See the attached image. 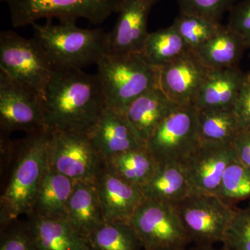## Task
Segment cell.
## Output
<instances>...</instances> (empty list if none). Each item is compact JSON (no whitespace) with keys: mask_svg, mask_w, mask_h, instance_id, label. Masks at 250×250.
<instances>
[{"mask_svg":"<svg viewBox=\"0 0 250 250\" xmlns=\"http://www.w3.org/2000/svg\"><path fill=\"white\" fill-rule=\"evenodd\" d=\"M232 112L240 131L250 130V72L245 73Z\"/></svg>","mask_w":250,"mask_h":250,"instance_id":"cell-34","label":"cell"},{"mask_svg":"<svg viewBox=\"0 0 250 250\" xmlns=\"http://www.w3.org/2000/svg\"><path fill=\"white\" fill-rule=\"evenodd\" d=\"M192 52L216 35L223 25L196 15L180 13L172 24Z\"/></svg>","mask_w":250,"mask_h":250,"instance_id":"cell-28","label":"cell"},{"mask_svg":"<svg viewBox=\"0 0 250 250\" xmlns=\"http://www.w3.org/2000/svg\"><path fill=\"white\" fill-rule=\"evenodd\" d=\"M198 113L195 106H180L156 128L146 144L157 164H183L199 145Z\"/></svg>","mask_w":250,"mask_h":250,"instance_id":"cell-9","label":"cell"},{"mask_svg":"<svg viewBox=\"0 0 250 250\" xmlns=\"http://www.w3.org/2000/svg\"><path fill=\"white\" fill-rule=\"evenodd\" d=\"M53 67L34 39L14 31L0 33V72L43 100Z\"/></svg>","mask_w":250,"mask_h":250,"instance_id":"cell-6","label":"cell"},{"mask_svg":"<svg viewBox=\"0 0 250 250\" xmlns=\"http://www.w3.org/2000/svg\"><path fill=\"white\" fill-rule=\"evenodd\" d=\"M158 67V86L179 106H193L209 69L193 52Z\"/></svg>","mask_w":250,"mask_h":250,"instance_id":"cell-13","label":"cell"},{"mask_svg":"<svg viewBox=\"0 0 250 250\" xmlns=\"http://www.w3.org/2000/svg\"><path fill=\"white\" fill-rule=\"evenodd\" d=\"M0 250H37L27 221L17 219L1 225Z\"/></svg>","mask_w":250,"mask_h":250,"instance_id":"cell-31","label":"cell"},{"mask_svg":"<svg viewBox=\"0 0 250 250\" xmlns=\"http://www.w3.org/2000/svg\"><path fill=\"white\" fill-rule=\"evenodd\" d=\"M229 29L250 49V0H241L229 11Z\"/></svg>","mask_w":250,"mask_h":250,"instance_id":"cell-33","label":"cell"},{"mask_svg":"<svg viewBox=\"0 0 250 250\" xmlns=\"http://www.w3.org/2000/svg\"><path fill=\"white\" fill-rule=\"evenodd\" d=\"M50 131L28 134L18 144L8 183L1 195V225L30 214L44 174L47 168V146Z\"/></svg>","mask_w":250,"mask_h":250,"instance_id":"cell-2","label":"cell"},{"mask_svg":"<svg viewBox=\"0 0 250 250\" xmlns=\"http://www.w3.org/2000/svg\"><path fill=\"white\" fill-rule=\"evenodd\" d=\"M223 246L228 250H250V207L236 210Z\"/></svg>","mask_w":250,"mask_h":250,"instance_id":"cell-32","label":"cell"},{"mask_svg":"<svg viewBox=\"0 0 250 250\" xmlns=\"http://www.w3.org/2000/svg\"><path fill=\"white\" fill-rule=\"evenodd\" d=\"M94 184L105 222L129 221L146 200L141 187L126 182L105 165Z\"/></svg>","mask_w":250,"mask_h":250,"instance_id":"cell-15","label":"cell"},{"mask_svg":"<svg viewBox=\"0 0 250 250\" xmlns=\"http://www.w3.org/2000/svg\"><path fill=\"white\" fill-rule=\"evenodd\" d=\"M27 217L37 250H90L86 239L72 228L66 218Z\"/></svg>","mask_w":250,"mask_h":250,"instance_id":"cell-19","label":"cell"},{"mask_svg":"<svg viewBox=\"0 0 250 250\" xmlns=\"http://www.w3.org/2000/svg\"><path fill=\"white\" fill-rule=\"evenodd\" d=\"M200 143L232 145L240 131L232 110H197Z\"/></svg>","mask_w":250,"mask_h":250,"instance_id":"cell-26","label":"cell"},{"mask_svg":"<svg viewBox=\"0 0 250 250\" xmlns=\"http://www.w3.org/2000/svg\"><path fill=\"white\" fill-rule=\"evenodd\" d=\"M96 65L108 108L114 111L125 113L134 100L158 86V67L141 54L106 53Z\"/></svg>","mask_w":250,"mask_h":250,"instance_id":"cell-4","label":"cell"},{"mask_svg":"<svg viewBox=\"0 0 250 250\" xmlns=\"http://www.w3.org/2000/svg\"><path fill=\"white\" fill-rule=\"evenodd\" d=\"M75 181L47 167L30 214L46 218H65Z\"/></svg>","mask_w":250,"mask_h":250,"instance_id":"cell-22","label":"cell"},{"mask_svg":"<svg viewBox=\"0 0 250 250\" xmlns=\"http://www.w3.org/2000/svg\"><path fill=\"white\" fill-rule=\"evenodd\" d=\"M75 22L54 24L48 21L44 24H32L34 39L53 67L82 70L97 65L107 53L108 33L102 29H82Z\"/></svg>","mask_w":250,"mask_h":250,"instance_id":"cell-3","label":"cell"},{"mask_svg":"<svg viewBox=\"0 0 250 250\" xmlns=\"http://www.w3.org/2000/svg\"><path fill=\"white\" fill-rule=\"evenodd\" d=\"M65 218L80 236L86 239L105 222L95 184L75 182L67 205Z\"/></svg>","mask_w":250,"mask_h":250,"instance_id":"cell-20","label":"cell"},{"mask_svg":"<svg viewBox=\"0 0 250 250\" xmlns=\"http://www.w3.org/2000/svg\"><path fill=\"white\" fill-rule=\"evenodd\" d=\"M245 72L239 68L208 70L193 106L197 110H232L241 89Z\"/></svg>","mask_w":250,"mask_h":250,"instance_id":"cell-18","label":"cell"},{"mask_svg":"<svg viewBox=\"0 0 250 250\" xmlns=\"http://www.w3.org/2000/svg\"></svg>","mask_w":250,"mask_h":250,"instance_id":"cell-39","label":"cell"},{"mask_svg":"<svg viewBox=\"0 0 250 250\" xmlns=\"http://www.w3.org/2000/svg\"><path fill=\"white\" fill-rule=\"evenodd\" d=\"M174 205L190 242L203 246L223 243L237 210L217 195L205 194H190Z\"/></svg>","mask_w":250,"mask_h":250,"instance_id":"cell-7","label":"cell"},{"mask_svg":"<svg viewBox=\"0 0 250 250\" xmlns=\"http://www.w3.org/2000/svg\"><path fill=\"white\" fill-rule=\"evenodd\" d=\"M152 6L147 0H126L118 12L116 25L108 33L107 53L141 54L149 34L148 18Z\"/></svg>","mask_w":250,"mask_h":250,"instance_id":"cell-14","label":"cell"},{"mask_svg":"<svg viewBox=\"0 0 250 250\" xmlns=\"http://www.w3.org/2000/svg\"><path fill=\"white\" fill-rule=\"evenodd\" d=\"M179 106L156 86L130 104L125 115L136 134L146 144L159 125Z\"/></svg>","mask_w":250,"mask_h":250,"instance_id":"cell-17","label":"cell"},{"mask_svg":"<svg viewBox=\"0 0 250 250\" xmlns=\"http://www.w3.org/2000/svg\"><path fill=\"white\" fill-rule=\"evenodd\" d=\"M88 135L104 161L117 154L146 147L125 113L111 108H106Z\"/></svg>","mask_w":250,"mask_h":250,"instance_id":"cell-16","label":"cell"},{"mask_svg":"<svg viewBox=\"0 0 250 250\" xmlns=\"http://www.w3.org/2000/svg\"><path fill=\"white\" fill-rule=\"evenodd\" d=\"M152 250H187V249H172V248H166V249H158Z\"/></svg>","mask_w":250,"mask_h":250,"instance_id":"cell-37","label":"cell"},{"mask_svg":"<svg viewBox=\"0 0 250 250\" xmlns=\"http://www.w3.org/2000/svg\"><path fill=\"white\" fill-rule=\"evenodd\" d=\"M104 165V160L94 147L88 134L50 131L47 167L51 170L76 182L94 184Z\"/></svg>","mask_w":250,"mask_h":250,"instance_id":"cell-8","label":"cell"},{"mask_svg":"<svg viewBox=\"0 0 250 250\" xmlns=\"http://www.w3.org/2000/svg\"><path fill=\"white\" fill-rule=\"evenodd\" d=\"M0 126L1 134L45 129L43 100L0 72Z\"/></svg>","mask_w":250,"mask_h":250,"instance_id":"cell-11","label":"cell"},{"mask_svg":"<svg viewBox=\"0 0 250 250\" xmlns=\"http://www.w3.org/2000/svg\"></svg>","mask_w":250,"mask_h":250,"instance_id":"cell-40","label":"cell"},{"mask_svg":"<svg viewBox=\"0 0 250 250\" xmlns=\"http://www.w3.org/2000/svg\"><path fill=\"white\" fill-rule=\"evenodd\" d=\"M128 223L139 236L144 250L186 249L190 242L172 204L146 199Z\"/></svg>","mask_w":250,"mask_h":250,"instance_id":"cell-10","label":"cell"},{"mask_svg":"<svg viewBox=\"0 0 250 250\" xmlns=\"http://www.w3.org/2000/svg\"><path fill=\"white\" fill-rule=\"evenodd\" d=\"M146 199L175 205L191 194L183 164H158L150 179L141 187Z\"/></svg>","mask_w":250,"mask_h":250,"instance_id":"cell-21","label":"cell"},{"mask_svg":"<svg viewBox=\"0 0 250 250\" xmlns=\"http://www.w3.org/2000/svg\"><path fill=\"white\" fill-rule=\"evenodd\" d=\"M190 52L192 51L171 25L149 33L141 54L151 65L161 67Z\"/></svg>","mask_w":250,"mask_h":250,"instance_id":"cell-25","label":"cell"},{"mask_svg":"<svg viewBox=\"0 0 250 250\" xmlns=\"http://www.w3.org/2000/svg\"><path fill=\"white\" fill-rule=\"evenodd\" d=\"M147 1H149V2H150L152 5H154V4H156L159 0H147Z\"/></svg>","mask_w":250,"mask_h":250,"instance_id":"cell-38","label":"cell"},{"mask_svg":"<svg viewBox=\"0 0 250 250\" xmlns=\"http://www.w3.org/2000/svg\"><path fill=\"white\" fill-rule=\"evenodd\" d=\"M90 250H144L127 221L104 222L86 238Z\"/></svg>","mask_w":250,"mask_h":250,"instance_id":"cell-27","label":"cell"},{"mask_svg":"<svg viewBox=\"0 0 250 250\" xmlns=\"http://www.w3.org/2000/svg\"><path fill=\"white\" fill-rule=\"evenodd\" d=\"M157 165L146 147L131 149L105 161V166L118 177L140 187L150 179Z\"/></svg>","mask_w":250,"mask_h":250,"instance_id":"cell-24","label":"cell"},{"mask_svg":"<svg viewBox=\"0 0 250 250\" xmlns=\"http://www.w3.org/2000/svg\"><path fill=\"white\" fill-rule=\"evenodd\" d=\"M190 250H228L225 247H222L220 249L213 248V246H203V245H196L193 248Z\"/></svg>","mask_w":250,"mask_h":250,"instance_id":"cell-36","label":"cell"},{"mask_svg":"<svg viewBox=\"0 0 250 250\" xmlns=\"http://www.w3.org/2000/svg\"><path fill=\"white\" fill-rule=\"evenodd\" d=\"M246 47L228 26L195 52L200 62L210 70L237 67Z\"/></svg>","mask_w":250,"mask_h":250,"instance_id":"cell-23","label":"cell"},{"mask_svg":"<svg viewBox=\"0 0 250 250\" xmlns=\"http://www.w3.org/2000/svg\"><path fill=\"white\" fill-rule=\"evenodd\" d=\"M236 157L232 145L200 143L183 163L191 194L216 195L224 172Z\"/></svg>","mask_w":250,"mask_h":250,"instance_id":"cell-12","label":"cell"},{"mask_svg":"<svg viewBox=\"0 0 250 250\" xmlns=\"http://www.w3.org/2000/svg\"><path fill=\"white\" fill-rule=\"evenodd\" d=\"M215 195L231 205L250 197V170L236 157L227 167Z\"/></svg>","mask_w":250,"mask_h":250,"instance_id":"cell-29","label":"cell"},{"mask_svg":"<svg viewBox=\"0 0 250 250\" xmlns=\"http://www.w3.org/2000/svg\"><path fill=\"white\" fill-rule=\"evenodd\" d=\"M107 108L96 75L82 69L53 67L43 98L47 131L88 134Z\"/></svg>","mask_w":250,"mask_h":250,"instance_id":"cell-1","label":"cell"},{"mask_svg":"<svg viewBox=\"0 0 250 250\" xmlns=\"http://www.w3.org/2000/svg\"><path fill=\"white\" fill-rule=\"evenodd\" d=\"M232 146L237 159L250 170V130H241Z\"/></svg>","mask_w":250,"mask_h":250,"instance_id":"cell-35","label":"cell"},{"mask_svg":"<svg viewBox=\"0 0 250 250\" xmlns=\"http://www.w3.org/2000/svg\"><path fill=\"white\" fill-rule=\"evenodd\" d=\"M241 0H178L180 13L196 15L220 22L224 14L229 12Z\"/></svg>","mask_w":250,"mask_h":250,"instance_id":"cell-30","label":"cell"},{"mask_svg":"<svg viewBox=\"0 0 250 250\" xmlns=\"http://www.w3.org/2000/svg\"><path fill=\"white\" fill-rule=\"evenodd\" d=\"M126 0H6L14 27L32 25L38 21L57 18L60 22L84 18L102 24L118 14Z\"/></svg>","mask_w":250,"mask_h":250,"instance_id":"cell-5","label":"cell"}]
</instances>
